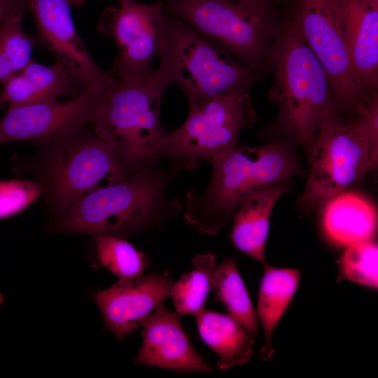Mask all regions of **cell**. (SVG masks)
<instances>
[{"label":"cell","instance_id":"6da1fadb","mask_svg":"<svg viewBox=\"0 0 378 378\" xmlns=\"http://www.w3.org/2000/svg\"><path fill=\"white\" fill-rule=\"evenodd\" d=\"M175 172L165 170L158 162L123 181L94 189L53 220L48 230L127 239L161 230L182 210L179 200L167 195Z\"/></svg>","mask_w":378,"mask_h":378},{"label":"cell","instance_id":"7a4b0ae2","mask_svg":"<svg viewBox=\"0 0 378 378\" xmlns=\"http://www.w3.org/2000/svg\"><path fill=\"white\" fill-rule=\"evenodd\" d=\"M293 143L284 139L255 147L239 145L213 158L205 192L187 193L186 220L197 231L215 235L250 192L302 174Z\"/></svg>","mask_w":378,"mask_h":378},{"label":"cell","instance_id":"3957f363","mask_svg":"<svg viewBox=\"0 0 378 378\" xmlns=\"http://www.w3.org/2000/svg\"><path fill=\"white\" fill-rule=\"evenodd\" d=\"M378 100L348 120L335 106L319 122L310 151V172L298 202L305 208L325 204L357 186L377 163Z\"/></svg>","mask_w":378,"mask_h":378},{"label":"cell","instance_id":"277c9868","mask_svg":"<svg viewBox=\"0 0 378 378\" xmlns=\"http://www.w3.org/2000/svg\"><path fill=\"white\" fill-rule=\"evenodd\" d=\"M267 66L274 76L269 97L279 107L280 134L309 149L322 115L335 105L323 69L289 20L272 42Z\"/></svg>","mask_w":378,"mask_h":378},{"label":"cell","instance_id":"5b68a950","mask_svg":"<svg viewBox=\"0 0 378 378\" xmlns=\"http://www.w3.org/2000/svg\"><path fill=\"white\" fill-rule=\"evenodd\" d=\"M169 85L159 69L143 83L128 84L115 79L101 92L91 125L131 174L160 160L167 132L160 117L162 95Z\"/></svg>","mask_w":378,"mask_h":378},{"label":"cell","instance_id":"8992f818","mask_svg":"<svg viewBox=\"0 0 378 378\" xmlns=\"http://www.w3.org/2000/svg\"><path fill=\"white\" fill-rule=\"evenodd\" d=\"M85 126L40 148L31 164L49 215L55 220L80 198L99 187L132 174L112 148Z\"/></svg>","mask_w":378,"mask_h":378},{"label":"cell","instance_id":"52a82bcc","mask_svg":"<svg viewBox=\"0 0 378 378\" xmlns=\"http://www.w3.org/2000/svg\"><path fill=\"white\" fill-rule=\"evenodd\" d=\"M167 15L158 69L169 85L183 90L188 106L219 95L246 94L258 80V74L189 24Z\"/></svg>","mask_w":378,"mask_h":378},{"label":"cell","instance_id":"ba28073f","mask_svg":"<svg viewBox=\"0 0 378 378\" xmlns=\"http://www.w3.org/2000/svg\"><path fill=\"white\" fill-rule=\"evenodd\" d=\"M164 11L185 22L259 76L281 24L262 0H161Z\"/></svg>","mask_w":378,"mask_h":378},{"label":"cell","instance_id":"9c48e42d","mask_svg":"<svg viewBox=\"0 0 378 378\" xmlns=\"http://www.w3.org/2000/svg\"><path fill=\"white\" fill-rule=\"evenodd\" d=\"M188 107L185 122L167 132L161 146L160 160H168L174 172L195 169L237 147L241 130L258 120L248 93L219 95Z\"/></svg>","mask_w":378,"mask_h":378},{"label":"cell","instance_id":"30bf717a","mask_svg":"<svg viewBox=\"0 0 378 378\" xmlns=\"http://www.w3.org/2000/svg\"><path fill=\"white\" fill-rule=\"evenodd\" d=\"M118 1L104 10L97 23L98 31L111 37L118 50L108 72L118 81L141 83L154 71L153 61L166 38L167 15L161 0L151 4Z\"/></svg>","mask_w":378,"mask_h":378},{"label":"cell","instance_id":"8fae6325","mask_svg":"<svg viewBox=\"0 0 378 378\" xmlns=\"http://www.w3.org/2000/svg\"><path fill=\"white\" fill-rule=\"evenodd\" d=\"M323 69L335 108L354 115L371 95L358 80L332 0H296L289 20Z\"/></svg>","mask_w":378,"mask_h":378},{"label":"cell","instance_id":"7c38bea8","mask_svg":"<svg viewBox=\"0 0 378 378\" xmlns=\"http://www.w3.org/2000/svg\"><path fill=\"white\" fill-rule=\"evenodd\" d=\"M99 93L8 108L0 119V145L28 141L39 148L91 124Z\"/></svg>","mask_w":378,"mask_h":378},{"label":"cell","instance_id":"4fadbf2b","mask_svg":"<svg viewBox=\"0 0 378 378\" xmlns=\"http://www.w3.org/2000/svg\"><path fill=\"white\" fill-rule=\"evenodd\" d=\"M34 18L36 39L56 61L85 84L87 91L102 92L115 79L102 69L78 35L67 0H24Z\"/></svg>","mask_w":378,"mask_h":378},{"label":"cell","instance_id":"5bb4252c","mask_svg":"<svg viewBox=\"0 0 378 378\" xmlns=\"http://www.w3.org/2000/svg\"><path fill=\"white\" fill-rule=\"evenodd\" d=\"M174 281L169 272L121 279L110 288L92 295L105 328L122 341L140 326L141 321L167 299Z\"/></svg>","mask_w":378,"mask_h":378},{"label":"cell","instance_id":"9a60e30c","mask_svg":"<svg viewBox=\"0 0 378 378\" xmlns=\"http://www.w3.org/2000/svg\"><path fill=\"white\" fill-rule=\"evenodd\" d=\"M181 316L162 304L141 321L143 341L135 365L153 366L178 373L214 370L191 346L181 326Z\"/></svg>","mask_w":378,"mask_h":378},{"label":"cell","instance_id":"2e32d148","mask_svg":"<svg viewBox=\"0 0 378 378\" xmlns=\"http://www.w3.org/2000/svg\"><path fill=\"white\" fill-rule=\"evenodd\" d=\"M354 70L365 90L377 94L378 8L370 0H332Z\"/></svg>","mask_w":378,"mask_h":378},{"label":"cell","instance_id":"e0dca14e","mask_svg":"<svg viewBox=\"0 0 378 378\" xmlns=\"http://www.w3.org/2000/svg\"><path fill=\"white\" fill-rule=\"evenodd\" d=\"M290 188L289 180L258 188L239 204L233 216L230 239L239 251L267 265L265 244L272 209Z\"/></svg>","mask_w":378,"mask_h":378},{"label":"cell","instance_id":"ac0fdd59","mask_svg":"<svg viewBox=\"0 0 378 378\" xmlns=\"http://www.w3.org/2000/svg\"><path fill=\"white\" fill-rule=\"evenodd\" d=\"M325 204L323 224L330 239L346 247L372 240L377 229V211L368 200L344 191Z\"/></svg>","mask_w":378,"mask_h":378},{"label":"cell","instance_id":"d6986e66","mask_svg":"<svg viewBox=\"0 0 378 378\" xmlns=\"http://www.w3.org/2000/svg\"><path fill=\"white\" fill-rule=\"evenodd\" d=\"M202 341L219 356L217 366L225 370L250 360L254 339L237 321L228 314L205 309L195 316Z\"/></svg>","mask_w":378,"mask_h":378},{"label":"cell","instance_id":"ffe728a7","mask_svg":"<svg viewBox=\"0 0 378 378\" xmlns=\"http://www.w3.org/2000/svg\"><path fill=\"white\" fill-rule=\"evenodd\" d=\"M300 279L298 270L264 266L255 312L265 334L259 353L263 360H270L274 354L272 336L296 293Z\"/></svg>","mask_w":378,"mask_h":378},{"label":"cell","instance_id":"44dd1931","mask_svg":"<svg viewBox=\"0 0 378 378\" xmlns=\"http://www.w3.org/2000/svg\"><path fill=\"white\" fill-rule=\"evenodd\" d=\"M211 290L216 300L224 305L228 315L253 337H256L259 332L256 312L233 259L225 258L216 267L211 279Z\"/></svg>","mask_w":378,"mask_h":378},{"label":"cell","instance_id":"7402d4cb","mask_svg":"<svg viewBox=\"0 0 378 378\" xmlns=\"http://www.w3.org/2000/svg\"><path fill=\"white\" fill-rule=\"evenodd\" d=\"M191 264L193 270L174 283L170 295L180 315L195 316L204 309L211 290L216 256L212 252L200 254L192 259Z\"/></svg>","mask_w":378,"mask_h":378},{"label":"cell","instance_id":"603a6c76","mask_svg":"<svg viewBox=\"0 0 378 378\" xmlns=\"http://www.w3.org/2000/svg\"><path fill=\"white\" fill-rule=\"evenodd\" d=\"M20 73L27 80L36 103L62 96L75 98L87 92L84 83L57 62L45 66L31 59Z\"/></svg>","mask_w":378,"mask_h":378},{"label":"cell","instance_id":"cb8c5ba5","mask_svg":"<svg viewBox=\"0 0 378 378\" xmlns=\"http://www.w3.org/2000/svg\"><path fill=\"white\" fill-rule=\"evenodd\" d=\"M24 14L6 18L0 26V83L20 73L32 59L37 44L36 36L26 33L22 21Z\"/></svg>","mask_w":378,"mask_h":378},{"label":"cell","instance_id":"d4e9b609","mask_svg":"<svg viewBox=\"0 0 378 378\" xmlns=\"http://www.w3.org/2000/svg\"><path fill=\"white\" fill-rule=\"evenodd\" d=\"M94 238L98 264L120 279L142 274L150 264L149 257L125 238L111 235Z\"/></svg>","mask_w":378,"mask_h":378},{"label":"cell","instance_id":"484cf974","mask_svg":"<svg viewBox=\"0 0 378 378\" xmlns=\"http://www.w3.org/2000/svg\"><path fill=\"white\" fill-rule=\"evenodd\" d=\"M338 281H350L377 288L378 286V246L373 240L346 247L338 260Z\"/></svg>","mask_w":378,"mask_h":378},{"label":"cell","instance_id":"4316f807","mask_svg":"<svg viewBox=\"0 0 378 378\" xmlns=\"http://www.w3.org/2000/svg\"><path fill=\"white\" fill-rule=\"evenodd\" d=\"M41 194V187L37 181H0V220L22 212Z\"/></svg>","mask_w":378,"mask_h":378},{"label":"cell","instance_id":"83f0119b","mask_svg":"<svg viewBox=\"0 0 378 378\" xmlns=\"http://www.w3.org/2000/svg\"><path fill=\"white\" fill-rule=\"evenodd\" d=\"M27 8L24 0H0V26L6 18L14 14H25Z\"/></svg>","mask_w":378,"mask_h":378},{"label":"cell","instance_id":"f1b7e54d","mask_svg":"<svg viewBox=\"0 0 378 378\" xmlns=\"http://www.w3.org/2000/svg\"><path fill=\"white\" fill-rule=\"evenodd\" d=\"M88 0H67L70 4H74V6H80L85 4Z\"/></svg>","mask_w":378,"mask_h":378},{"label":"cell","instance_id":"f546056e","mask_svg":"<svg viewBox=\"0 0 378 378\" xmlns=\"http://www.w3.org/2000/svg\"><path fill=\"white\" fill-rule=\"evenodd\" d=\"M370 1L375 7L378 8V0H370Z\"/></svg>","mask_w":378,"mask_h":378},{"label":"cell","instance_id":"4dcf8cb0","mask_svg":"<svg viewBox=\"0 0 378 378\" xmlns=\"http://www.w3.org/2000/svg\"><path fill=\"white\" fill-rule=\"evenodd\" d=\"M6 104L0 98V109L3 108Z\"/></svg>","mask_w":378,"mask_h":378},{"label":"cell","instance_id":"1f68e13d","mask_svg":"<svg viewBox=\"0 0 378 378\" xmlns=\"http://www.w3.org/2000/svg\"><path fill=\"white\" fill-rule=\"evenodd\" d=\"M3 302H4V296H3V295L0 293V306L2 304Z\"/></svg>","mask_w":378,"mask_h":378},{"label":"cell","instance_id":"d6a6232c","mask_svg":"<svg viewBox=\"0 0 378 378\" xmlns=\"http://www.w3.org/2000/svg\"><path fill=\"white\" fill-rule=\"evenodd\" d=\"M262 1H267V2L270 3L272 0H262Z\"/></svg>","mask_w":378,"mask_h":378}]
</instances>
